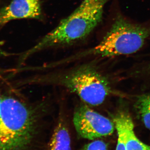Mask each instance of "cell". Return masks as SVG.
<instances>
[{"mask_svg":"<svg viewBox=\"0 0 150 150\" xmlns=\"http://www.w3.org/2000/svg\"><path fill=\"white\" fill-rule=\"evenodd\" d=\"M42 18L40 0H10L0 8V28L15 20Z\"/></svg>","mask_w":150,"mask_h":150,"instance_id":"8992f818","label":"cell"},{"mask_svg":"<svg viewBox=\"0 0 150 150\" xmlns=\"http://www.w3.org/2000/svg\"><path fill=\"white\" fill-rule=\"evenodd\" d=\"M109 1L83 0L72 13L25 51L22 59L46 48L71 45L85 39L102 21L105 6Z\"/></svg>","mask_w":150,"mask_h":150,"instance_id":"7a4b0ae2","label":"cell"},{"mask_svg":"<svg viewBox=\"0 0 150 150\" xmlns=\"http://www.w3.org/2000/svg\"><path fill=\"white\" fill-rule=\"evenodd\" d=\"M73 121L78 134L89 140L109 136L115 129L113 122L84 104L75 109Z\"/></svg>","mask_w":150,"mask_h":150,"instance_id":"5b68a950","label":"cell"},{"mask_svg":"<svg viewBox=\"0 0 150 150\" xmlns=\"http://www.w3.org/2000/svg\"><path fill=\"white\" fill-rule=\"evenodd\" d=\"M113 121L118 134L123 138L126 150H150V146L141 142L136 136L134 123L129 114L120 112L113 117Z\"/></svg>","mask_w":150,"mask_h":150,"instance_id":"52a82bcc","label":"cell"},{"mask_svg":"<svg viewBox=\"0 0 150 150\" xmlns=\"http://www.w3.org/2000/svg\"><path fill=\"white\" fill-rule=\"evenodd\" d=\"M55 83L74 93L86 104H102L110 93L107 79L90 64L83 65L59 77Z\"/></svg>","mask_w":150,"mask_h":150,"instance_id":"277c9868","label":"cell"},{"mask_svg":"<svg viewBox=\"0 0 150 150\" xmlns=\"http://www.w3.org/2000/svg\"><path fill=\"white\" fill-rule=\"evenodd\" d=\"M81 150H108V146L103 141L96 140L85 145Z\"/></svg>","mask_w":150,"mask_h":150,"instance_id":"30bf717a","label":"cell"},{"mask_svg":"<svg viewBox=\"0 0 150 150\" xmlns=\"http://www.w3.org/2000/svg\"><path fill=\"white\" fill-rule=\"evenodd\" d=\"M10 1V0H0V3H4V2L6 5V4L8 3Z\"/></svg>","mask_w":150,"mask_h":150,"instance_id":"8fae6325","label":"cell"},{"mask_svg":"<svg viewBox=\"0 0 150 150\" xmlns=\"http://www.w3.org/2000/svg\"><path fill=\"white\" fill-rule=\"evenodd\" d=\"M48 150H71L69 134L62 122L58 123L54 130L49 143Z\"/></svg>","mask_w":150,"mask_h":150,"instance_id":"ba28073f","label":"cell"},{"mask_svg":"<svg viewBox=\"0 0 150 150\" xmlns=\"http://www.w3.org/2000/svg\"><path fill=\"white\" fill-rule=\"evenodd\" d=\"M13 89L0 85V150H23L35 134L38 113Z\"/></svg>","mask_w":150,"mask_h":150,"instance_id":"6da1fadb","label":"cell"},{"mask_svg":"<svg viewBox=\"0 0 150 150\" xmlns=\"http://www.w3.org/2000/svg\"><path fill=\"white\" fill-rule=\"evenodd\" d=\"M137 106L145 126L150 130V95L140 97Z\"/></svg>","mask_w":150,"mask_h":150,"instance_id":"9c48e42d","label":"cell"},{"mask_svg":"<svg viewBox=\"0 0 150 150\" xmlns=\"http://www.w3.org/2000/svg\"><path fill=\"white\" fill-rule=\"evenodd\" d=\"M150 36V26L133 23L119 15L97 45L77 54L74 58L88 56L110 57L134 54L142 48Z\"/></svg>","mask_w":150,"mask_h":150,"instance_id":"3957f363","label":"cell"}]
</instances>
